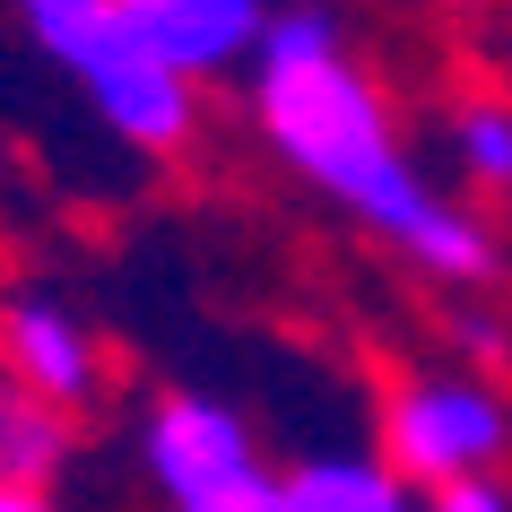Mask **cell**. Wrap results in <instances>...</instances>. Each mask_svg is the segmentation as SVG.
Instances as JSON below:
<instances>
[{
  "mask_svg": "<svg viewBox=\"0 0 512 512\" xmlns=\"http://www.w3.org/2000/svg\"><path fill=\"white\" fill-rule=\"evenodd\" d=\"M174 512H287V504H278V478H270V469H252V478L209 486V495H191V504H174Z\"/></svg>",
  "mask_w": 512,
  "mask_h": 512,
  "instance_id": "10",
  "label": "cell"
},
{
  "mask_svg": "<svg viewBox=\"0 0 512 512\" xmlns=\"http://www.w3.org/2000/svg\"><path fill=\"white\" fill-rule=\"evenodd\" d=\"M113 9H122V27L191 87L226 79V70H252L261 27L278 18V0H113Z\"/></svg>",
  "mask_w": 512,
  "mask_h": 512,
  "instance_id": "5",
  "label": "cell"
},
{
  "mask_svg": "<svg viewBox=\"0 0 512 512\" xmlns=\"http://www.w3.org/2000/svg\"><path fill=\"white\" fill-rule=\"evenodd\" d=\"M61 460H70V417L9 382V391H0V478L9 486H44V478H61Z\"/></svg>",
  "mask_w": 512,
  "mask_h": 512,
  "instance_id": "8",
  "label": "cell"
},
{
  "mask_svg": "<svg viewBox=\"0 0 512 512\" xmlns=\"http://www.w3.org/2000/svg\"><path fill=\"white\" fill-rule=\"evenodd\" d=\"M452 157L478 191H512V105H495V96L452 105Z\"/></svg>",
  "mask_w": 512,
  "mask_h": 512,
  "instance_id": "9",
  "label": "cell"
},
{
  "mask_svg": "<svg viewBox=\"0 0 512 512\" xmlns=\"http://www.w3.org/2000/svg\"><path fill=\"white\" fill-rule=\"evenodd\" d=\"M504 452H512V400L486 374H408L382 400V460L417 495L452 478H495Z\"/></svg>",
  "mask_w": 512,
  "mask_h": 512,
  "instance_id": "3",
  "label": "cell"
},
{
  "mask_svg": "<svg viewBox=\"0 0 512 512\" xmlns=\"http://www.w3.org/2000/svg\"><path fill=\"white\" fill-rule=\"evenodd\" d=\"M139 469L165 504H191L209 486H235L261 469V443H252V417L217 391H165L148 417H139Z\"/></svg>",
  "mask_w": 512,
  "mask_h": 512,
  "instance_id": "4",
  "label": "cell"
},
{
  "mask_svg": "<svg viewBox=\"0 0 512 512\" xmlns=\"http://www.w3.org/2000/svg\"><path fill=\"white\" fill-rule=\"evenodd\" d=\"M0 365L18 391H35L44 408H87L105 391V356H96V330L70 313L61 296H18L0 304Z\"/></svg>",
  "mask_w": 512,
  "mask_h": 512,
  "instance_id": "6",
  "label": "cell"
},
{
  "mask_svg": "<svg viewBox=\"0 0 512 512\" xmlns=\"http://www.w3.org/2000/svg\"><path fill=\"white\" fill-rule=\"evenodd\" d=\"M9 9H18V18L35 27V18H44V9H61V0H9Z\"/></svg>",
  "mask_w": 512,
  "mask_h": 512,
  "instance_id": "13",
  "label": "cell"
},
{
  "mask_svg": "<svg viewBox=\"0 0 512 512\" xmlns=\"http://www.w3.org/2000/svg\"><path fill=\"white\" fill-rule=\"evenodd\" d=\"M426 512H512V486L504 478H452L426 495Z\"/></svg>",
  "mask_w": 512,
  "mask_h": 512,
  "instance_id": "11",
  "label": "cell"
},
{
  "mask_svg": "<svg viewBox=\"0 0 512 512\" xmlns=\"http://www.w3.org/2000/svg\"><path fill=\"white\" fill-rule=\"evenodd\" d=\"M434 9H478V0H434Z\"/></svg>",
  "mask_w": 512,
  "mask_h": 512,
  "instance_id": "14",
  "label": "cell"
},
{
  "mask_svg": "<svg viewBox=\"0 0 512 512\" xmlns=\"http://www.w3.org/2000/svg\"><path fill=\"white\" fill-rule=\"evenodd\" d=\"M27 35L44 44V61H53L61 79L96 105V122H105L122 148H148V157L191 148V131H200V87L174 79V70L139 44L113 0H61V9H44Z\"/></svg>",
  "mask_w": 512,
  "mask_h": 512,
  "instance_id": "2",
  "label": "cell"
},
{
  "mask_svg": "<svg viewBox=\"0 0 512 512\" xmlns=\"http://www.w3.org/2000/svg\"><path fill=\"white\" fill-rule=\"evenodd\" d=\"M278 504L287 512H426V495L382 452H313L278 478Z\"/></svg>",
  "mask_w": 512,
  "mask_h": 512,
  "instance_id": "7",
  "label": "cell"
},
{
  "mask_svg": "<svg viewBox=\"0 0 512 512\" xmlns=\"http://www.w3.org/2000/svg\"><path fill=\"white\" fill-rule=\"evenodd\" d=\"M243 113L296 183H313L339 217L391 243L417 278H434V287H495L504 278V235L400 148L382 87L348 53L339 9L287 0L261 27V53L243 70Z\"/></svg>",
  "mask_w": 512,
  "mask_h": 512,
  "instance_id": "1",
  "label": "cell"
},
{
  "mask_svg": "<svg viewBox=\"0 0 512 512\" xmlns=\"http://www.w3.org/2000/svg\"><path fill=\"white\" fill-rule=\"evenodd\" d=\"M0 512H61V504H53V486H9L0 478Z\"/></svg>",
  "mask_w": 512,
  "mask_h": 512,
  "instance_id": "12",
  "label": "cell"
}]
</instances>
